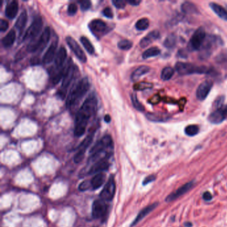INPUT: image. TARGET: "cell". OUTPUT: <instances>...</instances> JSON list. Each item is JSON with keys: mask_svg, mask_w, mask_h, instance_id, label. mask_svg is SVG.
Listing matches in <instances>:
<instances>
[{"mask_svg": "<svg viewBox=\"0 0 227 227\" xmlns=\"http://www.w3.org/2000/svg\"><path fill=\"white\" fill-rule=\"evenodd\" d=\"M97 100L95 95L88 96L75 115L74 135L81 136L84 135L87 125L91 117L96 112Z\"/></svg>", "mask_w": 227, "mask_h": 227, "instance_id": "obj_1", "label": "cell"}, {"mask_svg": "<svg viewBox=\"0 0 227 227\" xmlns=\"http://www.w3.org/2000/svg\"><path fill=\"white\" fill-rule=\"evenodd\" d=\"M113 139L110 135H105L93 146L90 151L89 158L93 161L109 158L113 153Z\"/></svg>", "mask_w": 227, "mask_h": 227, "instance_id": "obj_2", "label": "cell"}, {"mask_svg": "<svg viewBox=\"0 0 227 227\" xmlns=\"http://www.w3.org/2000/svg\"><path fill=\"white\" fill-rule=\"evenodd\" d=\"M90 88V83L87 77H84L77 82L72 88L68 95L66 106L68 109L75 107L87 93Z\"/></svg>", "mask_w": 227, "mask_h": 227, "instance_id": "obj_3", "label": "cell"}, {"mask_svg": "<svg viewBox=\"0 0 227 227\" xmlns=\"http://www.w3.org/2000/svg\"><path fill=\"white\" fill-rule=\"evenodd\" d=\"M175 69L180 75H187L198 73V74H212L213 69L205 66H197L190 63L177 62Z\"/></svg>", "mask_w": 227, "mask_h": 227, "instance_id": "obj_4", "label": "cell"}, {"mask_svg": "<svg viewBox=\"0 0 227 227\" xmlns=\"http://www.w3.org/2000/svg\"><path fill=\"white\" fill-rule=\"evenodd\" d=\"M50 36L51 31L50 27H46L38 40H36L35 42H32L29 44L27 47L28 51L29 52H35L39 49H41L45 47L46 44L48 43L49 40H50Z\"/></svg>", "mask_w": 227, "mask_h": 227, "instance_id": "obj_5", "label": "cell"}, {"mask_svg": "<svg viewBox=\"0 0 227 227\" xmlns=\"http://www.w3.org/2000/svg\"><path fill=\"white\" fill-rule=\"evenodd\" d=\"M206 33L203 28H198L192 35L189 43V48L192 51L200 50L206 39Z\"/></svg>", "mask_w": 227, "mask_h": 227, "instance_id": "obj_6", "label": "cell"}, {"mask_svg": "<svg viewBox=\"0 0 227 227\" xmlns=\"http://www.w3.org/2000/svg\"><path fill=\"white\" fill-rule=\"evenodd\" d=\"M222 40L221 38L218 37L215 35H209L207 37H206L204 42L202 45L201 47L202 53L201 56L203 58H205L211 54L212 50L213 49L214 46H216L218 45H221Z\"/></svg>", "mask_w": 227, "mask_h": 227, "instance_id": "obj_7", "label": "cell"}, {"mask_svg": "<svg viewBox=\"0 0 227 227\" xmlns=\"http://www.w3.org/2000/svg\"><path fill=\"white\" fill-rule=\"evenodd\" d=\"M43 28V21L41 17H37L27 29L25 35L23 36V40L28 39H33L38 35Z\"/></svg>", "mask_w": 227, "mask_h": 227, "instance_id": "obj_8", "label": "cell"}, {"mask_svg": "<svg viewBox=\"0 0 227 227\" xmlns=\"http://www.w3.org/2000/svg\"><path fill=\"white\" fill-rule=\"evenodd\" d=\"M77 69V67L74 65L73 63H69L67 65V68H66V71L65 73L64 76L63 78V82L62 85V95L63 97H65V94L67 90V88L69 87L71 82L72 81V80L74 77V75L75 74V71Z\"/></svg>", "mask_w": 227, "mask_h": 227, "instance_id": "obj_9", "label": "cell"}, {"mask_svg": "<svg viewBox=\"0 0 227 227\" xmlns=\"http://www.w3.org/2000/svg\"><path fill=\"white\" fill-rule=\"evenodd\" d=\"M115 182L114 178L113 177H111L108 181H107L105 186L103 188V189L101 194H100V197L105 201H111L115 196Z\"/></svg>", "mask_w": 227, "mask_h": 227, "instance_id": "obj_10", "label": "cell"}, {"mask_svg": "<svg viewBox=\"0 0 227 227\" xmlns=\"http://www.w3.org/2000/svg\"><path fill=\"white\" fill-rule=\"evenodd\" d=\"M66 42L80 62L82 63H85L87 62V57L83 50L74 39L71 36H67L66 37Z\"/></svg>", "mask_w": 227, "mask_h": 227, "instance_id": "obj_11", "label": "cell"}, {"mask_svg": "<svg viewBox=\"0 0 227 227\" xmlns=\"http://www.w3.org/2000/svg\"><path fill=\"white\" fill-rule=\"evenodd\" d=\"M93 135L94 133H89L86 136V138L82 141V143H81V145L78 147L77 152L74 156V161L76 163H80L81 161L83 159L85 151L87 149V148L89 147V146L91 145L93 139Z\"/></svg>", "mask_w": 227, "mask_h": 227, "instance_id": "obj_12", "label": "cell"}, {"mask_svg": "<svg viewBox=\"0 0 227 227\" xmlns=\"http://www.w3.org/2000/svg\"><path fill=\"white\" fill-rule=\"evenodd\" d=\"M89 28L92 33L95 36L99 37L106 32L107 25L104 21L97 19L90 22L89 24Z\"/></svg>", "mask_w": 227, "mask_h": 227, "instance_id": "obj_13", "label": "cell"}, {"mask_svg": "<svg viewBox=\"0 0 227 227\" xmlns=\"http://www.w3.org/2000/svg\"><path fill=\"white\" fill-rule=\"evenodd\" d=\"M107 206L103 200H96L92 206V215L94 219H101L106 214Z\"/></svg>", "mask_w": 227, "mask_h": 227, "instance_id": "obj_14", "label": "cell"}, {"mask_svg": "<svg viewBox=\"0 0 227 227\" xmlns=\"http://www.w3.org/2000/svg\"><path fill=\"white\" fill-rule=\"evenodd\" d=\"M213 86V81L211 80H206L200 84L197 90V97L200 101H203L206 98Z\"/></svg>", "mask_w": 227, "mask_h": 227, "instance_id": "obj_15", "label": "cell"}, {"mask_svg": "<svg viewBox=\"0 0 227 227\" xmlns=\"http://www.w3.org/2000/svg\"><path fill=\"white\" fill-rule=\"evenodd\" d=\"M227 116V106H223L221 108L216 109L209 115L208 120L210 123L219 124L223 122Z\"/></svg>", "mask_w": 227, "mask_h": 227, "instance_id": "obj_16", "label": "cell"}, {"mask_svg": "<svg viewBox=\"0 0 227 227\" xmlns=\"http://www.w3.org/2000/svg\"><path fill=\"white\" fill-rule=\"evenodd\" d=\"M194 186V182L191 181L189 182H187L186 184L180 187L179 189H177L175 191L173 192L172 193H170L168 196L166 198V201L167 202H171L175 201L178 198L181 197L182 195L185 194V193L190 190Z\"/></svg>", "mask_w": 227, "mask_h": 227, "instance_id": "obj_17", "label": "cell"}, {"mask_svg": "<svg viewBox=\"0 0 227 227\" xmlns=\"http://www.w3.org/2000/svg\"><path fill=\"white\" fill-rule=\"evenodd\" d=\"M109 167V163L108 159L101 160L98 162L93 164L90 167L89 170H88V175L95 174V173H100L103 171L107 170Z\"/></svg>", "mask_w": 227, "mask_h": 227, "instance_id": "obj_18", "label": "cell"}, {"mask_svg": "<svg viewBox=\"0 0 227 227\" xmlns=\"http://www.w3.org/2000/svg\"><path fill=\"white\" fill-rule=\"evenodd\" d=\"M57 47V41H54L51 43L50 47H48L47 50L44 54L43 57V63L45 64H49L53 62V59L55 57L56 49Z\"/></svg>", "mask_w": 227, "mask_h": 227, "instance_id": "obj_19", "label": "cell"}, {"mask_svg": "<svg viewBox=\"0 0 227 227\" xmlns=\"http://www.w3.org/2000/svg\"><path fill=\"white\" fill-rule=\"evenodd\" d=\"M160 37V33L157 30L151 31L140 41V46L142 48H145L152 43L153 41L158 40Z\"/></svg>", "mask_w": 227, "mask_h": 227, "instance_id": "obj_20", "label": "cell"}, {"mask_svg": "<svg viewBox=\"0 0 227 227\" xmlns=\"http://www.w3.org/2000/svg\"><path fill=\"white\" fill-rule=\"evenodd\" d=\"M158 203H154L152 204H150L145 207V209H143L142 211H141V212L137 214V216L135 218V219L133 221V223L131 224V226H135V224H137L139 222H140L141 220L143 219L145 217L150 213L151 212H152L154 209H155L156 207L157 206Z\"/></svg>", "mask_w": 227, "mask_h": 227, "instance_id": "obj_21", "label": "cell"}, {"mask_svg": "<svg viewBox=\"0 0 227 227\" xmlns=\"http://www.w3.org/2000/svg\"><path fill=\"white\" fill-rule=\"evenodd\" d=\"M146 117L153 122H166L170 119L168 114L161 113H148L146 114Z\"/></svg>", "mask_w": 227, "mask_h": 227, "instance_id": "obj_22", "label": "cell"}, {"mask_svg": "<svg viewBox=\"0 0 227 227\" xmlns=\"http://www.w3.org/2000/svg\"><path fill=\"white\" fill-rule=\"evenodd\" d=\"M18 2L17 1H12L7 5L5 13L8 18L13 19L18 14Z\"/></svg>", "mask_w": 227, "mask_h": 227, "instance_id": "obj_23", "label": "cell"}, {"mask_svg": "<svg viewBox=\"0 0 227 227\" xmlns=\"http://www.w3.org/2000/svg\"><path fill=\"white\" fill-rule=\"evenodd\" d=\"M67 50L64 47L62 46L57 51L55 57V65L56 67L59 69V68L63 67L66 58H67Z\"/></svg>", "mask_w": 227, "mask_h": 227, "instance_id": "obj_24", "label": "cell"}, {"mask_svg": "<svg viewBox=\"0 0 227 227\" xmlns=\"http://www.w3.org/2000/svg\"><path fill=\"white\" fill-rule=\"evenodd\" d=\"M106 180V175L103 173H97L91 180L92 189H97L101 187Z\"/></svg>", "mask_w": 227, "mask_h": 227, "instance_id": "obj_25", "label": "cell"}, {"mask_svg": "<svg viewBox=\"0 0 227 227\" xmlns=\"http://www.w3.org/2000/svg\"><path fill=\"white\" fill-rule=\"evenodd\" d=\"M150 67L149 66L146 65H142L139 67L137 69H136L133 73L131 74V80L133 81H135L138 80L141 77H142L143 75H145L146 73H147L150 71Z\"/></svg>", "mask_w": 227, "mask_h": 227, "instance_id": "obj_26", "label": "cell"}, {"mask_svg": "<svg viewBox=\"0 0 227 227\" xmlns=\"http://www.w3.org/2000/svg\"><path fill=\"white\" fill-rule=\"evenodd\" d=\"M209 5L213 11L220 18L227 21V11L223 7H222L216 3H211Z\"/></svg>", "mask_w": 227, "mask_h": 227, "instance_id": "obj_27", "label": "cell"}, {"mask_svg": "<svg viewBox=\"0 0 227 227\" xmlns=\"http://www.w3.org/2000/svg\"><path fill=\"white\" fill-rule=\"evenodd\" d=\"M16 31L13 29H11L7 33L6 36L2 39V45L5 48H8L13 45L15 40H16Z\"/></svg>", "mask_w": 227, "mask_h": 227, "instance_id": "obj_28", "label": "cell"}, {"mask_svg": "<svg viewBox=\"0 0 227 227\" xmlns=\"http://www.w3.org/2000/svg\"><path fill=\"white\" fill-rule=\"evenodd\" d=\"M27 20H28V15H27L26 11L24 10L19 15L15 23V27L20 31V33L22 32V31L25 27Z\"/></svg>", "mask_w": 227, "mask_h": 227, "instance_id": "obj_29", "label": "cell"}, {"mask_svg": "<svg viewBox=\"0 0 227 227\" xmlns=\"http://www.w3.org/2000/svg\"><path fill=\"white\" fill-rule=\"evenodd\" d=\"M181 9L182 12L187 14H194L199 13L197 6L191 2L186 1L184 2L181 6Z\"/></svg>", "mask_w": 227, "mask_h": 227, "instance_id": "obj_30", "label": "cell"}, {"mask_svg": "<svg viewBox=\"0 0 227 227\" xmlns=\"http://www.w3.org/2000/svg\"><path fill=\"white\" fill-rule=\"evenodd\" d=\"M80 41L89 54H93L95 53V49L91 41L89 40V39L85 36H82L80 38Z\"/></svg>", "mask_w": 227, "mask_h": 227, "instance_id": "obj_31", "label": "cell"}, {"mask_svg": "<svg viewBox=\"0 0 227 227\" xmlns=\"http://www.w3.org/2000/svg\"><path fill=\"white\" fill-rule=\"evenodd\" d=\"M161 53V50L157 47H151L148 50H146L145 51H144L143 53L142 57L143 59H148L153 57H156Z\"/></svg>", "mask_w": 227, "mask_h": 227, "instance_id": "obj_32", "label": "cell"}, {"mask_svg": "<svg viewBox=\"0 0 227 227\" xmlns=\"http://www.w3.org/2000/svg\"><path fill=\"white\" fill-rule=\"evenodd\" d=\"M177 36L175 34L171 33L166 37L164 41V45L167 48L170 49L174 47L177 43Z\"/></svg>", "mask_w": 227, "mask_h": 227, "instance_id": "obj_33", "label": "cell"}, {"mask_svg": "<svg viewBox=\"0 0 227 227\" xmlns=\"http://www.w3.org/2000/svg\"><path fill=\"white\" fill-rule=\"evenodd\" d=\"M174 72L175 70L173 69V68L170 67H165L164 69L162 70V71H161V79L163 81H168L170 79L171 77L173 76Z\"/></svg>", "mask_w": 227, "mask_h": 227, "instance_id": "obj_34", "label": "cell"}, {"mask_svg": "<svg viewBox=\"0 0 227 227\" xmlns=\"http://www.w3.org/2000/svg\"><path fill=\"white\" fill-rule=\"evenodd\" d=\"M149 26V21L147 18H141L136 21L135 28L139 31H144Z\"/></svg>", "mask_w": 227, "mask_h": 227, "instance_id": "obj_35", "label": "cell"}, {"mask_svg": "<svg viewBox=\"0 0 227 227\" xmlns=\"http://www.w3.org/2000/svg\"><path fill=\"white\" fill-rule=\"evenodd\" d=\"M131 98L132 104H133V107H135L136 110H138L139 111H145V107H144L143 105L139 102V101L137 99V97H136V95L135 93H133L131 95Z\"/></svg>", "mask_w": 227, "mask_h": 227, "instance_id": "obj_36", "label": "cell"}, {"mask_svg": "<svg viewBox=\"0 0 227 227\" xmlns=\"http://www.w3.org/2000/svg\"><path fill=\"white\" fill-rule=\"evenodd\" d=\"M185 132L188 136H194L199 133V127L196 124H190V125L186 127V128L185 129Z\"/></svg>", "mask_w": 227, "mask_h": 227, "instance_id": "obj_37", "label": "cell"}, {"mask_svg": "<svg viewBox=\"0 0 227 227\" xmlns=\"http://www.w3.org/2000/svg\"><path fill=\"white\" fill-rule=\"evenodd\" d=\"M153 87V84L149 82H139L135 84L133 89L136 91H144L145 89H151Z\"/></svg>", "mask_w": 227, "mask_h": 227, "instance_id": "obj_38", "label": "cell"}, {"mask_svg": "<svg viewBox=\"0 0 227 227\" xmlns=\"http://www.w3.org/2000/svg\"><path fill=\"white\" fill-rule=\"evenodd\" d=\"M133 46V43L128 40H123L118 43V47L122 50H129Z\"/></svg>", "mask_w": 227, "mask_h": 227, "instance_id": "obj_39", "label": "cell"}, {"mask_svg": "<svg viewBox=\"0 0 227 227\" xmlns=\"http://www.w3.org/2000/svg\"><path fill=\"white\" fill-rule=\"evenodd\" d=\"M224 101V96H220L218 97V98H216L215 101H214L213 107L216 109L221 108V107H223Z\"/></svg>", "mask_w": 227, "mask_h": 227, "instance_id": "obj_40", "label": "cell"}, {"mask_svg": "<svg viewBox=\"0 0 227 227\" xmlns=\"http://www.w3.org/2000/svg\"><path fill=\"white\" fill-rule=\"evenodd\" d=\"M77 9L78 8H77V5L74 3H71L68 6L67 13L71 16H74V15L77 13Z\"/></svg>", "mask_w": 227, "mask_h": 227, "instance_id": "obj_41", "label": "cell"}, {"mask_svg": "<svg viewBox=\"0 0 227 227\" xmlns=\"http://www.w3.org/2000/svg\"><path fill=\"white\" fill-rule=\"evenodd\" d=\"M90 188H92L91 180L90 181H89V180H85V181L82 182L79 185V190H81V191H85V190L89 189Z\"/></svg>", "mask_w": 227, "mask_h": 227, "instance_id": "obj_42", "label": "cell"}, {"mask_svg": "<svg viewBox=\"0 0 227 227\" xmlns=\"http://www.w3.org/2000/svg\"><path fill=\"white\" fill-rule=\"evenodd\" d=\"M112 3L117 8L122 9L125 7L127 2L124 0H113V1H112Z\"/></svg>", "mask_w": 227, "mask_h": 227, "instance_id": "obj_43", "label": "cell"}, {"mask_svg": "<svg viewBox=\"0 0 227 227\" xmlns=\"http://www.w3.org/2000/svg\"><path fill=\"white\" fill-rule=\"evenodd\" d=\"M80 5H81V8L82 10L85 11L87 10L90 8L91 7V1H88V0H83V1H79Z\"/></svg>", "mask_w": 227, "mask_h": 227, "instance_id": "obj_44", "label": "cell"}, {"mask_svg": "<svg viewBox=\"0 0 227 227\" xmlns=\"http://www.w3.org/2000/svg\"><path fill=\"white\" fill-rule=\"evenodd\" d=\"M103 14L105 17H107V18L111 19L113 18V11H112V9L110 8L109 7H105V8L103 10Z\"/></svg>", "mask_w": 227, "mask_h": 227, "instance_id": "obj_45", "label": "cell"}, {"mask_svg": "<svg viewBox=\"0 0 227 227\" xmlns=\"http://www.w3.org/2000/svg\"><path fill=\"white\" fill-rule=\"evenodd\" d=\"M9 28V23L7 21L5 20L4 19H1L0 20V31L1 32L6 31Z\"/></svg>", "mask_w": 227, "mask_h": 227, "instance_id": "obj_46", "label": "cell"}, {"mask_svg": "<svg viewBox=\"0 0 227 227\" xmlns=\"http://www.w3.org/2000/svg\"><path fill=\"white\" fill-rule=\"evenodd\" d=\"M161 101V97L158 95H154L153 97H151V98L149 100V102L151 104H157L158 103H159Z\"/></svg>", "mask_w": 227, "mask_h": 227, "instance_id": "obj_47", "label": "cell"}, {"mask_svg": "<svg viewBox=\"0 0 227 227\" xmlns=\"http://www.w3.org/2000/svg\"><path fill=\"white\" fill-rule=\"evenodd\" d=\"M155 175H150V176H148L147 177H146L145 180H143V185H147L148 183H149L153 181V180H155Z\"/></svg>", "mask_w": 227, "mask_h": 227, "instance_id": "obj_48", "label": "cell"}, {"mask_svg": "<svg viewBox=\"0 0 227 227\" xmlns=\"http://www.w3.org/2000/svg\"><path fill=\"white\" fill-rule=\"evenodd\" d=\"M202 198H203V199L205 200V201H211V200L212 199V196L211 192L209 191H206L203 193Z\"/></svg>", "mask_w": 227, "mask_h": 227, "instance_id": "obj_49", "label": "cell"}, {"mask_svg": "<svg viewBox=\"0 0 227 227\" xmlns=\"http://www.w3.org/2000/svg\"><path fill=\"white\" fill-rule=\"evenodd\" d=\"M141 2V1L140 0H129L128 1L129 4H130L131 5H132V6H138L139 4H140Z\"/></svg>", "mask_w": 227, "mask_h": 227, "instance_id": "obj_50", "label": "cell"}, {"mask_svg": "<svg viewBox=\"0 0 227 227\" xmlns=\"http://www.w3.org/2000/svg\"><path fill=\"white\" fill-rule=\"evenodd\" d=\"M186 103V99L182 98L179 101V107H180V110H182V108H184V106Z\"/></svg>", "mask_w": 227, "mask_h": 227, "instance_id": "obj_51", "label": "cell"}, {"mask_svg": "<svg viewBox=\"0 0 227 227\" xmlns=\"http://www.w3.org/2000/svg\"><path fill=\"white\" fill-rule=\"evenodd\" d=\"M104 121H105L106 123H109V122L111 121V117H110L109 115H106L105 116Z\"/></svg>", "mask_w": 227, "mask_h": 227, "instance_id": "obj_52", "label": "cell"}, {"mask_svg": "<svg viewBox=\"0 0 227 227\" xmlns=\"http://www.w3.org/2000/svg\"><path fill=\"white\" fill-rule=\"evenodd\" d=\"M192 226V224L190 223H185V226L186 227H190Z\"/></svg>", "mask_w": 227, "mask_h": 227, "instance_id": "obj_53", "label": "cell"}, {"mask_svg": "<svg viewBox=\"0 0 227 227\" xmlns=\"http://www.w3.org/2000/svg\"><path fill=\"white\" fill-rule=\"evenodd\" d=\"M93 227H96V226H93Z\"/></svg>", "mask_w": 227, "mask_h": 227, "instance_id": "obj_54", "label": "cell"}]
</instances>
